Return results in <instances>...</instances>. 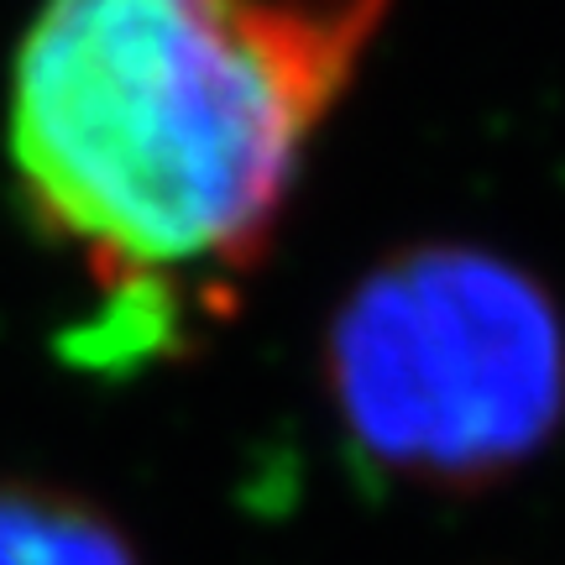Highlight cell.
Listing matches in <instances>:
<instances>
[{
  "label": "cell",
  "mask_w": 565,
  "mask_h": 565,
  "mask_svg": "<svg viewBox=\"0 0 565 565\" xmlns=\"http://www.w3.org/2000/svg\"><path fill=\"white\" fill-rule=\"evenodd\" d=\"M393 0H38L6 84L21 221L95 351L173 356L273 257Z\"/></svg>",
  "instance_id": "obj_1"
},
{
  "label": "cell",
  "mask_w": 565,
  "mask_h": 565,
  "mask_svg": "<svg viewBox=\"0 0 565 565\" xmlns=\"http://www.w3.org/2000/svg\"><path fill=\"white\" fill-rule=\"evenodd\" d=\"M324 387L345 440L387 477L503 482L565 424V309L492 246H404L335 303Z\"/></svg>",
  "instance_id": "obj_2"
},
{
  "label": "cell",
  "mask_w": 565,
  "mask_h": 565,
  "mask_svg": "<svg viewBox=\"0 0 565 565\" xmlns=\"http://www.w3.org/2000/svg\"><path fill=\"white\" fill-rule=\"evenodd\" d=\"M0 565H141L95 503L42 482H0Z\"/></svg>",
  "instance_id": "obj_3"
}]
</instances>
